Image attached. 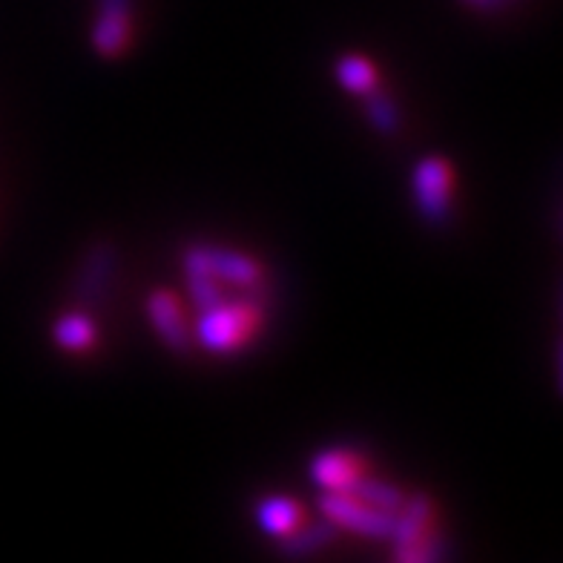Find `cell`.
Instances as JSON below:
<instances>
[{
    "instance_id": "obj_1",
    "label": "cell",
    "mask_w": 563,
    "mask_h": 563,
    "mask_svg": "<svg viewBox=\"0 0 563 563\" xmlns=\"http://www.w3.org/2000/svg\"><path fill=\"white\" fill-rule=\"evenodd\" d=\"M388 541L394 543V558L402 563H431L449 555L443 538L431 532V504L426 495L406 497L402 509L394 515Z\"/></svg>"
},
{
    "instance_id": "obj_2",
    "label": "cell",
    "mask_w": 563,
    "mask_h": 563,
    "mask_svg": "<svg viewBox=\"0 0 563 563\" xmlns=\"http://www.w3.org/2000/svg\"><path fill=\"white\" fill-rule=\"evenodd\" d=\"M260 322L262 308L256 302H216L196 319V342L210 354H230L251 340Z\"/></svg>"
},
{
    "instance_id": "obj_3",
    "label": "cell",
    "mask_w": 563,
    "mask_h": 563,
    "mask_svg": "<svg viewBox=\"0 0 563 563\" xmlns=\"http://www.w3.org/2000/svg\"><path fill=\"white\" fill-rule=\"evenodd\" d=\"M319 511H322V518H328L340 529H351V532L374 538V541H388L391 538V511L374 509V506L356 500L349 492H325L319 497Z\"/></svg>"
},
{
    "instance_id": "obj_4",
    "label": "cell",
    "mask_w": 563,
    "mask_h": 563,
    "mask_svg": "<svg viewBox=\"0 0 563 563\" xmlns=\"http://www.w3.org/2000/svg\"><path fill=\"white\" fill-rule=\"evenodd\" d=\"M415 199L429 224L452 219V167L443 158H422L415 167Z\"/></svg>"
},
{
    "instance_id": "obj_5",
    "label": "cell",
    "mask_w": 563,
    "mask_h": 563,
    "mask_svg": "<svg viewBox=\"0 0 563 563\" xmlns=\"http://www.w3.org/2000/svg\"><path fill=\"white\" fill-rule=\"evenodd\" d=\"M147 317L167 349L176 351V354H190V349H194V334H190V328H187L181 305H178V299L173 297L170 290L158 288L150 294Z\"/></svg>"
},
{
    "instance_id": "obj_6",
    "label": "cell",
    "mask_w": 563,
    "mask_h": 563,
    "mask_svg": "<svg viewBox=\"0 0 563 563\" xmlns=\"http://www.w3.org/2000/svg\"><path fill=\"white\" fill-rule=\"evenodd\" d=\"M133 0H98V18L92 26V46L98 55L112 58L130 44Z\"/></svg>"
},
{
    "instance_id": "obj_7",
    "label": "cell",
    "mask_w": 563,
    "mask_h": 563,
    "mask_svg": "<svg viewBox=\"0 0 563 563\" xmlns=\"http://www.w3.org/2000/svg\"><path fill=\"white\" fill-rule=\"evenodd\" d=\"M112 271H115V247L110 242H98V245L89 247L81 262V271H78V282H75V299L84 308L96 305L110 288Z\"/></svg>"
},
{
    "instance_id": "obj_8",
    "label": "cell",
    "mask_w": 563,
    "mask_h": 563,
    "mask_svg": "<svg viewBox=\"0 0 563 563\" xmlns=\"http://www.w3.org/2000/svg\"><path fill=\"white\" fill-rule=\"evenodd\" d=\"M360 475H363V460L345 449L317 454L311 463V481L322 492H345Z\"/></svg>"
},
{
    "instance_id": "obj_9",
    "label": "cell",
    "mask_w": 563,
    "mask_h": 563,
    "mask_svg": "<svg viewBox=\"0 0 563 563\" xmlns=\"http://www.w3.org/2000/svg\"><path fill=\"white\" fill-rule=\"evenodd\" d=\"M205 256H208L210 274L219 282H230V285H239V288L247 290H253L262 282V267L245 253L224 251V247H205Z\"/></svg>"
},
{
    "instance_id": "obj_10",
    "label": "cell",
    "mask_w": 563,
    "mask_h": 563,
    "mask_svg": "<svg viewBox=\"0 0 563 563\" xmlns=\"http://www.w3.org/2000/svg\"><path fill=\"white\" fill-rule=\"evenodd\" d=\"M336 534H340V527L331 523L328 518H322V520H313L311 527H305V529L297 527L290 534L279 538V549H282V555H288V558H308L313 555V552H319V549L331 547V543L336 541Z\"/></svg>"
},
{
    "instance_id": "obj_11",
    "label": "cell",
    "mask_w": 563,
    "mask_h": 563,
    "mask_svg": "<svg viewBox=\"0 0 563 563\" xmlns=\"http://www.w3.org/2000/svg\"><path fill=\"white\" fill-rule=\"evenodd\" d=\"M256 523L274 538H285L297 527H302V509L290 497H265L256 506Z\"/></svg>"
},
{
    "instance_id": "obj_12",
    "label": "cell",
    "mask_w": 563,
    "mask_h": 563,
    "mask_svg": "<svg viewBox=\"0 0 563 563\" xmlns=\"http://www.w3.org/2000/svg\"><path fill=\"white\" fill-rule=\"evenodd\" d=\"M349 495H354L356 500H363V504L374 506V509H383V511H391V515H397V511L402 509V504H406V495H402V489H397V486H391V483H383V481H371V477H356L354 483H351Z\"/></svg>"
},
{
    "instance_id": "obj_13",
    "label": "cell",
    "mask_w": 563,
    "mask_h": 563,
    "mask_svg": "<svg viewBox=\"0 0 563 563\" xmlns=\"http://www.w3.org/2000/svg\"><path fill=\"white\" fill-rule=\"evenodd\" d=\"M53 336L60 349L87 351L96 342V325L87 313H67L60 317L53 328Z\"/></svg>"
},
{
    "instance_id": "obj_14",
    "label": "cell",
    "mask_w": 563,
    "mask_h": 563,
    "mask_svg": "<svg viewBox=\"0 0 563 563\" xmlns=\"http://www.w3.org/2000/svg\"><path fill=\"white\" fill-rule=\"evenodd\" d=\"M336 81L354 96H365L377 87V69L371 67V60H365L363 55H342L336 64Z\"/></svg>"
},
{
    "instance_id": "obj_15",
    "label": "cell",
    "mask_w": 563,
    "mask_h": 563,
    "mask_svg": "<svg viewBox=\"0 0 563 563\" xmlns=\"http://www.w3.org/2000/svg\"><path fill=\"white\" fill-rule=\"evenodd\" d=\"M365 115H368V121L377 126L379 133L391 135L400 130V110H397V104H394L391 98H388L386 92H379L377 87L371 89V92H365Z\"/></svg>"
},
{
    "instance_id": "obj_16",
    "label": "cell",
    "mask_w": 563,
    "mask_h": 563,
    "mask_svg": "<svg viewBox=\"0 0 563 563\" xmlns=\"http://www.w3.org/2000/svg\"><path fill=\"white\" fill-rule=\"evenodd\" d=\"M506 3H511V0H468L466 7H475L481 12H495V9H504Z\"/></svg>"
},
{
    "instance_id": "obj_17",
    "label": "cell",
    "mask_w": 563,
    "mask_h": 563,
    "mask_svg": "<svg viewBox=\"0 0 563 563\" xmlns=\"http://www.w3.org/2000/svg\"><path fill=\"white\" fill-rule=\"evenodd\" d=\"M460 3H468V0H460Z\"/></svg>"
}]
</instances>
